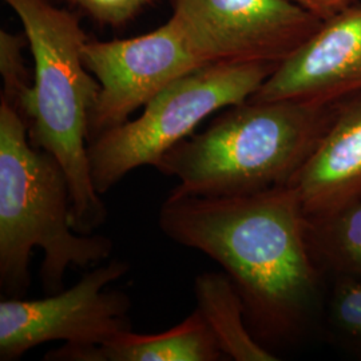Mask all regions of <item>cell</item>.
<instances>
[{
    "instance_id": "1",
    "label": "cell",
    "mask_w": 361,
    "mask_h": 361,
    "mask_svg": "<svg viewBox=\"0 0 361 361\" xmlns=\"http://www.w3.org/2000/svg\"><path fill=\"white\" fill-rule=\"evenodd\" d=\"M158 225L171 241L222 267L243 298L250 334L264 347L293 345L323 319L325 279L310 256L305 214L292 186L234 197L171 190Z\"/></svg>"
},
{
    "instance_id": "2",
    "label": "cell",
    "mask_w": 361,
    "mask_h": 361,
    "mask_svg": "<svg viewBox=\"0 0 361 361\" xmlns=\"http://www.w3.org/2000/svg\"><path fill=\"white\" fill-rule=\"evenodd\" d=\"M34 247L43 250L40 281L46 293L65 289L71 267L89 268L109 259L114 243L73 228L68 180L56 158L34 147L22 116L0 99V290L25 298Z\"/></svg>"
},
{
    "instance_id": "3",
    "label": "cell",
    "mask_w": 361,
    "mask_h": 361,
    "mask_svg": "<svg viewBox=\"0 0 361 361\" xmlns=\"http://www.w3.org/2000/svg\"><path fill=\"white\" fill-rule=\"evenodd\" d=\"M336 104L247 99L173 146L155 169L178 180L173 190L200 197L245 195L289 185L322 140Z\"/></svg>"
},
{
    "instance_id": "4",
    "label": "cell",
    "mask_w": 361,
    "mask_h": 361,
    "mask_svg": "<svg viewBox=\"0 0 361 361\" xmlns=\"http://www.w3.org/2000/svg\"><path fill=\"white\" fill-rule=\"evenodd\" d=\"M19 18L34 58L32 86L18 113L28 140L51 153L68 180L73 228L92 234L107 219L102 195L91 180L90 118L101 86L83 62L89 42L75 13L49 0H3Z\"/></svg>"
},
{
    "instance_id": "5",
    "label": "cell",
    "mask_w": 361,
    "mask_h": 361,
    "mask_svg": "<svg viewBox=\"0 0 361 361\" xmlns=\"http://www.w3.org/2000/svg\"><path fill=\"white\" fill-rule=\"evenodd\" d=\"M280 63L219 62L171 82L145 104L142 114L106 130L89 143L91 180L110 192L131 170L153 166L190 137L207 116L250 99Z\"/></svg>"
},
{
    "instance_id": "6",
    "label": "cell",
    "mask_w": 361,
    "mask_h": 361,
    "mask_svg": "<svg viewBox=\"0 0 361 361\" xmlns=\"http://www.w3.org/2000/svg\"><path fill=\"white\" fill-rule=\"evenodd\" d=\"M123 259H110L85 273L67 290L44 298L0 301V360L16 361L44 343L62 340L85 348L104 345L131 331L130 297L107 289L129 271Z\"/></svg>"
},
{
    "instance_id": "7",
    "label": "cell",
    "mask_w": 361,
    "mask_h": 361,
    "mask_svg": "<svg viewBox=\"0 0 361 361\" xmlns=\"http://www.w3.org/2000/svg\"><path fill=\"white\" fill-rule=\"evenodd\" d=\"M173 7L204 65L281 63L323 22L290 0H173Z\"/></svg>"
},
{
    "instance_id": "8",
    "label": "cell",
    "mask_w": 361,
    "mask_h": 361,
    "mask_svg": "<svg viewBox=\"0 0 361 361\" xmlns=\"http://www.w3.org/2000/svg\"><path fill=\"white\" fill-rule=\"evenodd\" d=\"M83 62L99 82L89 143L129 121L155 94L204 65L176 16L152 32L110 42H87Z\"/></svg>"
},
{
    "instance_id": "9",
    "label": "cell",
    "mask_w": 361,
    "mask_h": 361,
    "mask_svg": "<svg viewBox=\"0 0 361 361\" xmlns=\"http://www.w3.org/2000/svg\"><path fill=\"white\" fill-rule=\"evenodd\" d=\"M361 92V3L322 22L250 98L336 104Z\"/></svg>"
},
{
    "instance_id": "10",
    "label": "cell",
    "mask_w": 361,
    "mask_h": 361,
    "mask_svg": "<svg viewBox=\"0 0 361 361\" xmlns=\"http://www.w3.org/2000/svg\"><path fill=\"white\" fill-rule=\"evenodd\" d=\"M289 186L305 214L361 194V92L336 104L331 123Z\"/></svg>"
},
{
    "instance_id": "11",
    "label": "cell",
    "mask_w": 361,
    "mask_h": 361,
    "mask_svg": "<svg viewBox=\"0 0 361 361\" xmlns=\"http://www.w3.org/2000/svg\"><path fill=\"white\" fill-rule=\"evenodd\" d=\"M226 356L198 310L157 335L129 331L116 340L85 348L65 345L46 353V361H219Z\"/></svg>"
},
{
    "instance_id": "12",
    "label": "cell",
    "mask_w": 361,
    "mask_h": 361,
    "mask_svg": "<svg viewBox=\"0 0 361 361\" xmlns=\"http://www.w3.org/2000/svg\"><path fill=\"white\" fill-rule=\"evenodd\" d=\"M197 310L205 319L226 359L234 361H276L271 349L250 334L245 307L235 285L224 271H207L194 281Z\"/></svg>"
},
{
    "instance_id": "13",
    "label": "cell",
    "mask_w": 361,
    "mask_h": 361,
    "mask_svg": "<svg viewBox=\"0 0 361 361\" xmlns=\"http://www.w3.org/2000/svg\"><path fill=\"white\" fill-rule=\"evenodd\" d=\"M305 238L325 280H361V194L320 213L305 214Z\"/></svg>"
},
{
    "instance_id": "14",
    "label": "cell",
    "mask_w": 361,
    "mask_h": 361,
    "mask_svg": "<svg viewBox=\"0 0 361 361\" xmlns=\"http://www.w3.org/2000/svg\"><path fill=\"white\" fill-rule=\"evenodd\" d=\"M323 319L340 347L361 356V280H331V289L325 293Z\"/></svg>"
},
{
    "instance_id": "15",
    "label": "cell",
    "mask_w": 361,
    "mask_h": 361,
    "mask_svg": "<svg viewBox=\"0 0 361 361\" xmlns=\"http://www.w3.org/2000/svg\"><path fill=\"white\" fill-rule=\"evenodd\" d=\"M23 39L8 31H0V74L3 78V94L8 104L18 111L27 90L32 86L28 82L25 59Z\"/></svg>"
},
{
    "instance_id": "16",
    "label": "cell",
    "mask_w": 361,
    "mask_h": 361,
    "mask_svg": "<svg viewBox=\"0 0 361 361\" xmlns=\"http://www.w3.org/2000/svg\"><path fill=\"white\" fill-rule=\"evenodd\" d=\"M94 20L107 26H122L141 13L152 0H68Z\"/></svg>"
},
{
    "instance_id": "17",
    "label": "cell",
    "mask_w": 361,
    "mask_h": 361,
    "mask_svg": "<svg viewBox=\"0 0 361 361\" xmlns=\"http://www.w3.org/2000/svg\"><path fill=\"white\" fill-rule=\"evenodd\" d=\"M325 20L360 0H290Z\"/></svg>"
}]
</instances>
